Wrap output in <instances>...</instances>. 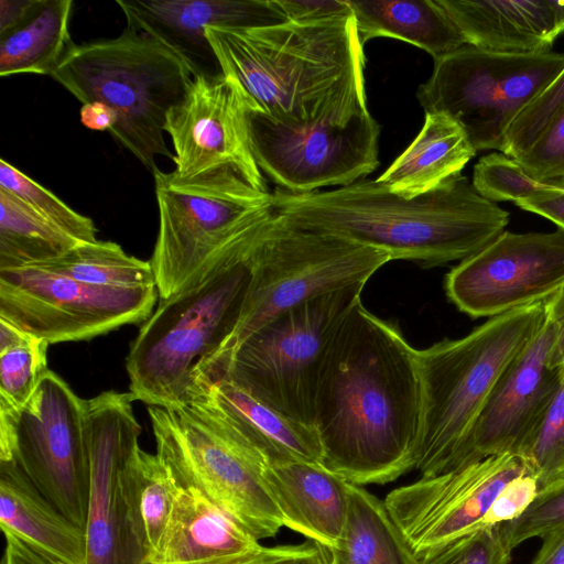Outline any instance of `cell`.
<instances>
[{
  "mask_svg": "<svg viewBox=\"0 0 564 564\" xmlns=\"http://www.w3.org/2000/svg\"><path fill=\"white\" fill-rule=\"evenodd\" d=\"M422 424L417 349L358 301L322 357L314 426L323 466L356 485H384L415 469Z\"/></svg>",
  "mask_w": 564,
  "mask_h": 564,
  "instance_id": "6da1fadb",
  "label": "cell"
},
{
  "mask_svg": "<svg viewBox=\"0 0 564 564\" xmlns=\"http://www.w3.org/2000/svg\"><path fill=\"white\" fill-rule=\"evenodd\" d=\"M221 73L252 109L288 126H346L368 113L366 56L355 18L207 28Z\"/></svg>",
  "mask_w": 564,
  "mask_h": 564,
  "instance_id": "7a4b0ae2",
  "label": "cell"
},
{
  "mask_svg": "<svg viewBox=\"0 0 564 564\" xmlns=\"http://www.w3.org/2000/svg\"><path fill=\"white\" fill-rule=\"evenodd\" d=\"M272 207L305 228L427 268L477 253L505 231L510 219L507 210L480 196L462 174L412 198L390 192L376 180L303 194L276 187Z\"/></svg>",
  "mask_w": 564,
  "mask_h": 564,
  "instance_id": "3957f363",
  "label": "cell"
},
{
  "mask_svg": "<svg viewBox=\"0 0 564 564\" xmlns=\"http://www.w3.org/2000/svg\"><path fill=\"white\" fill-rule=\"evenodd\" d=\"M271 207L251 217L176 293L160 299L126 359L135 400L164 409L189 403L195 367L229 339L240 321L254 245Z\"/></svg>",
  "mask_w": 564,
  "mask_h": 564,
  "instance_id": "277c9868",
  "label": "cell"
},
{
  "mask_svg": "<svg viewBox=\"0 0 564 564\" xmlns=\"http://www.w3.org/2000/svg\"><path fill=\"white\" fill-rule=\"evenodd\" d=\"M51 77L82 105L101 102L117 117L111 137L152 174L155 159L174 160L164 128L194 75L158 40L126 28L118 36L75 44Z\"/></svg>",
  "mask_w": 564,
  "mask_h": 564,
  "instance_id": "5b68a950",
  "label": "cell"
},
{
  "mask_svg": "<svg viewBox=\"0 0 564 564\" xmlns=\"http://www.w3.org/2000/svg\"><path fill=\"white\" fill-rule=\"evenodd\" d=\"M546 318L536 302L489 318L468 335L417 349L422 424L415 469L436 476L449 466L500 377Z\"/></svg>",
  "mask_w": 564,
  "mask_h": 564,
  "instance_id": "8992f818",
  "label": "cell"
},
{
  "mask_svg": "<svg viewBox=\"0 0 564 564\" xmlns=\"http://www.w3.org/2000/svg\"><path fill=\"white\" fill-rule=\"evenodd\" d=\"M392 261L383 250L308 229L271 207L253 250L252 279L229 339L195 368L225 357L276 315L311 299L362 284Z\"/></svg>",
  "mask_w": 564,
  "mask_h": 564,
  "instance_id": "52a82bcc",
  "label": "cell"
},
{
  "mask_svg": "<svg viewBox=\"0 0 564 564\" xmlns=\"http://www.w3.org/2000/svg\"><path fill=\"white\" fill-rule=\"evenodd\" d=\"M358 284L301 303L247 336L225 357L193 371V384L229 380L254 398L314 426L317 373L333 333L361 300Z\"/></svg>",
  "mask_w": 564,
  "mask_h": 564,
  "instance_id": "ba28073f",
  "label": "cell"
},
{
  "mask_svg": "<svg viewBox=\"0 0 564 564\" xmlns=\"http://www.w3.org/2000/svg\"><path fill=\"white\" fill-rule=\"evenodd\" d=\"M156 455L181 488L197 491L259 541L284 527L264 458L216 415L189 402L149 406Z\"/></svg>",
  "mask_w": 564,
  "mask_h": 564,
  "instance_id": "9c48e42d",
  "label": "cell"
},
{
  "mask_svg": "<svg viewBox=\"0 0 564 564\" xmlns=\"http://www.w3.org/2000/svg\"><path fill=\"white\" fill-rule=\"evenodd\" d=\"M563 69L564 53H500L465 45L434 61L416 96L425 113L454 119L476 153L502 152L511 123Z\"/></svg>",
  "mask_w": 564,
  "mask_h": 564,
  "instance_id": "30bf717a",
  "label": "cell"
},
{
  "mask_svg": "<svg viewBox=\"0 0 564 564\" xmlns=\"http://www.w3.org/2000/svg\"><path fill=\"white\" fill-rule=\"evenodd\" d=\"M159 231L150 260L160 299L176 293L257 213L272 206V193L254 188L235 172L181 182L154 174Z\"/></svg>",
  "mask_w": 564,
  "mask_h": 564,
  "instance_id": "8fae6325",
  "label": "cell"
},
{
  "mask_svg": "<svg viewBox=\"0 0 564 564\" xmlns=\"http://www.w3.org/2000/svg\"><path fill=\"white\" fill-rule=\"evenodd\" d=\"M9 458L85 530L90 486L86 400L50 369L20 411L0 415V459Z\"/></svg>",
  "mask_w": 564,
  "mask_h": 564,
  "instance_id": "7c38bea8",
  "label": "cell"
},
{
  "mask_svg": "<svg viewBox=\"0 0 564 564\" xmlns=\"http://www.w3.org/2000/svg\"><path fill=\"white\" fill-rule=\"evenodd\" d=\"M156 286L87 284L25 265L0 270V318L48 344L80 341L144 323Z\"/></svg>",
  "mask_w": 564,
  "mask_h": 564,
  "instance_id": "4fadbf2b",
  "label": "cell"
},
{
  "mask_svg": "<svg viewBox=\"0 0 564 564\" xmlns=\"http://www.w3.org/2000/svg\"><path fill=\"white\" fill-rule=\"evenodd\" d=\"M247 120L260 171L284 191L303 194L348 186L379 164L380 127L369 112L346 126L293 127L249 107Z\"/></svg>",
  "mask_w": 564,
  "mask_h": 564,
  "instance_id": "5bb4252c",
  "label": "cell"
},
{
  "mask_svg": "<svg viewBox=\"0 0 564 564\" xmlns=\"http://www.w3.org/2000/svg\"><path fill=\"white\" fill-rule=\"evenodd\" d=\"M249 107L250 101L234 78L224 74L195 76L165 121L174 151L175 178L194 182L235 172L254 188L269 192L251 149Z\"/></svg>",
  "mask_w": 564,
  "mask_h": 564,
  "instance_id": "9a60e30c",
  "label": "cell"
},
{
  "mask_svg": "<svg viewBox=\"0 0 564 564\" xmlns=\"http://www.w3.org/2000/svg\"><path fill=\"white\" fill-rule=\"evenodd\" d=\"M564 284V231H503L445 279L448 300L471 318L542 302Z\"/></svg>",
  "mask_w": 564,
  "mask_h": 564,
  "instance_id": "2e32d148",
  "label": "cell"
},
{
  "mask_svg": "<svg viewBox=\"0 0 564 564\" xmlns=\"http://www.w3.org/2000/svg\"><path fill=\"white\" fill-rule=\"evenodd\" d=\"M530 471L514 454L490 456L465 468L420 479L391 490L384 505L416 555L482 527L498 495Z\"/></svg>",
  "mask_w": 564,
  "mask_h": 564,
  "instance_id": "e0dca14e",
  "label": "cell"
},
{
  "mask_svg": "<svg viewBox=\"0 0 564 564\" xmlns=\"http://www.w3.org/2000/svg\"><path fill=\"white\" fill-rule=\"evenodd\" d=\"M134 400L130 392L117 391L86 400L90 466L87 564H144L131 533L121 484L123 467L141 434Z\"/></svg>",
  "mask_w": 564,
  "mask_h": 564,
  "instance_id": "ac0fdd59",
  "label": "cell"
},
{
  "mask_svg": "<svg viewBox=\"0 0 564 564\" xmlns=\"http://www.w3.org/2000/svg\"><path fill=\"white\" fill-rule=\"evenodd\" d=\"M555 335L546 314L540 332L500 377L447 473L490 456H519L560 386L562 369L549 364Z\"/></svg>",
  "mask_w": 564,
  "mask_h": 564,
  "instance_id": "d6986e66",
  "label": "cell"
},
{
  "mask_svg": "<svg viewBox=\"0 0 564 564\" xmlns=\"http://www.w3.org/2000/svg\"><path fill=\"white\" fill-rule=\"evenodd\" d=\"M127 28L172 51L195 76L221 73L207 28H260L288 22L273 0H117Z\"/></svg>",
  "mask_w": 564,
  "mask_h": 564,
  "instance_id": "ffe728a7",
  "label": "cell"
},
{
  "mask_svg": "<svg viewBox=\"0 0 564 564\" xmlns=\"http://www.w3.org/2000/svg\"><path fill=\"white\" fill-rule=\"evenodd\" d=\"M301 546H264L197 491L180 487L149 564H265Z\"/></svg>",
  "mask_w": 564,
  "mask_h": 564,
  "instance_id": "44dd1931",
  "label": "cell"
},
{
  "mask_svg": "<svg viewBox=\"0 0 564 564\" xmlns=\"http://www.w3.org/2000/svg\"><path fill=\"white\" fill-rule=\"evenodd\" d=\"M189 402L226 423L268 466L288 462L323 465V446L315 426L288 416L229 380L194 383Z\"/></svg>",
  "mask_w": 564,
  "mask_h": 564,
  "instance_id": "7402d4cb",
  "label": "cell"
},
{
  "mask_svg": "<svg viewBox=\"0 0 564 564\" xmlns=\"http://www.w3.org/2000/svg\"><path fill=\"white\" fill-rule=\"evenodd\" d=\"M467 45L500 53L551 52L564 34L556 0H438Z\"/></svg>",
  "mask_w": 564,
  "mask_h": 564,
  "instance_id": "603a6c76",
  "label": "cell"
},
{
  "mask_svg": "<svg viewBox=\"0 0 564 564\" xmlns=\"http://www.w3.org/2000/svg\"><path fill=\"white\" fill-rule=\"evenodd\" d=\"M263 477L284 527L327 551L338 547L347 519L348 481L322 464L305 462L269 465Z\"/></svg>",
  "mask_w": 564,
  "mask_h": 564,
  "instance_id": "cb8c5ba5",
  "label": "cell"
},
{
  "mask_svg": "<svg viewBox=\"0 0 564 564\" xmlns=\"http://www.w3.org/2000/svg\"><path fill=\"white\" fill-rule=\"evenodd\" d=\"M0 525L62 564H87L85 530L32 482L13 458L0 459Z\"/></svg>",
  "mask_w": 564,
  "mask_h": 564,
  "instance_id": "d4e9b609",
  "label": "cell"
},
{
  "mask_svg": "<svg viewBox=\"0 0 564 564\" xmlns=\"http://www.w3.org/2000/svg\"><path fill=\"white\" fill-rule=\"evenodd\" d=\"M475 154L454 119L427 112L414 140L376 181L394 194L416 197L459 175Z\"/></svg>",
  "mask_w": 564,
  "mask_h": 564,
  "instance_id": "484cf974",
  "label": "cell"
},
{
  "mask_svg": "<svg viewBox=\"0 0 564 564\" xmlns=\"http://www.w3.org/2000/svg\"><path fill=\"white\" fill-rule=\"evenodd\" d=\"M362 45L375 37L408 42L434 61L467 45L438 0H349Z\"/></svg>",
  "mask_w": 564,
  "mask_h": 564,
  "instance_id": "4316f807",
  "label": "cell"
},
{
  "mask_svg": "<svg viewBox=\"0 0 564 564\" xmlns=\"http://www.w3.org/2000/svg\"><path fill=\"white\" fill-rule=\"evenodd\" d=\"M72 0H32L23 18L0 33V75H48L75 43L69 32Z\"/></svg>",
  "mask_w": 564,
  "mask_h": 564,
  "instance_id": "83f0119b",
  "label": "cell"
},
{
  "mask_svg": "<svg viewBox=\"0 0 564 564\" xmlns=\"http://www.w3.org/2000/svg\"><path fill=\"white\" fill-rule=\"evenodd\" d=\"M121 484L131 533L144 564H149L165 532L180 487L156 453H148L140 445L123 467Z\"/></svg>",
  "mask_w": 564,
  "mask_h": 564,
  "instance_id": "f1b7e54d",
  "label": "cell"
},
{
  "mask_svg": "<svg viewBox=\"0 0 564 564\" xmlns=\"http://www.w3.org/2000/svg\"><path fill=\"white\" fill-rule=\"evenodd\" d=\"M348 511L329 564H417V557L392 520L384 501L360 485L347 482Z\"/></svg>",
  "mask_w": 564,
  "mask_h": 564,
  "instance_id": "f546056e",
  "label": "cell"
},
{
  "mask_svg": "<svg viewBox=\"0 0 564 564\" xmlns=\"http://www.w3.org/2000/svg\"><path fill=\"white\" fill-rule=\"evenodd\" d=\"M79 245L80 241L0 188V270L52 260Z\"/></svg>",
  "mask_w": 564,
  "mask_h": 564,
  "instance_id": "4dcf8cb0",
  "label": "cell"
},
{
  "mask_svg": "<svg viewBox=\"0 0 564 564\" xmlns=\"http://www.w3.org/2000/svg\"><path fill=\"white\" fill-rule=\"evenodd\" d=\"M30 265L94 285L156 286L150 261L128 254L113 241L85 242L58 258Z\"/></svg>",
  "mask_w": 564,
  "mask_h": 564,
  "instance_id": "1f68e13d",
  "label": "cell"
},
{
  "mask_svg": "<svg viewBox=\"0 0 564 564\" xmlns=\"http://www.w3.org/2000/svg\"><path fill=\"white\" fill-rule=\"evenodd\" d=\"M48 343L0 318V415H13L34 394L47 368Z\"/></svg>",
  "mask_w": 564,
  "mask_h": 564,
  "instance_id": "d6a6232c",
  "label": "cell"
},
{
  "mask_svg": "<svg viewBox=\"0 0 564 564\" xmlns=\"http://www.w3.org/2000/svg\"><path fill=\"white\" fill-rule=\"evenodd\" d=\"M0 188L21 199L36 214L82 243L98 240V229L91 218L70 208L4 159L0 160Z\"/></svg>",
  "mask_w": 564,
  "mask_h": 564,
  "instance_id": "836d02e7",
  "label": "cell"
},
{
  "mask_svg": "<svg viewBox=\"0 0 564 564\" xmlns=\"http://www.w3.org/2000/svg\"><path fill=\"white\" fill-rule=\"evenodd\" d=\"M556 394L519 456L538 481L539 490L564 477V366Z\"/></svg>",
  "mask_w": 564,
  "mask_h": 564,
  "instance_id": "e575fe53",
  "label": "cell"
},
{
  "mask_svg": "<svg viewBox=\"0 0 564 564\" xmlns=\"http://www.w3.org/2000/svg\"><path fill=\"white\" fill-rule=\"evenodd\" d=\"M471 184L484 198L514 204L558 187L542 184L529 176L516 159L502 152H491L474 166Z\"/></svg>",
  "mask_w": 564,
  "mask_h": 564,
  "instance_id": "d590c367",
  "label": "cell"
},
{
  "mask_svg": "<svg viewBox=\"0 0 564 564\" xmlns=\"http://www.w3.org/2000/svg\"><path fill=\"white\" fill-rule=\"evenodd\" d=\"M511 550L497 525H482L417 556V564H509Z\"/></svg>",
  "mask_w": 564,
  "mask_h": 564,
  "instance_id": "8d00e7d4",
  "label": "cell"
},
{
  "mask_svg": "<svg viewBox=\"0 0 564 564\" xmlns=\"http://www.w3.org/2000/svg\"><path fill=\"white\" fill-rule=\"evenodd\" d=\"M564 525V477L541 488L528 508L516 519L498 527L506 546L517 545Z\"/></svg>",
  "mask_w": 564,
  "mask_h": 564,
  "instance_id": "74e56055",
  "label": "cell"
},
{
  "mask_svg": "<svg viewBox=\"0 0 564 564\" xmlns=\"http://www.w3.org/2000/svg\"><path fill=\"white\" fill-rule=\"evenodd\" d=\"M514 159L533 180L564 187V105L534 142Z\"/></svg>",
  "mask_w": 564,
  "mask_h": 564,
  "instance_id": "f35d334b",
  "label": "cell"
},
{
  "mask_svg": "<svg viewBox=\"0 0 564 564\" xmlns=\"http://www.w3.org/2000/svg\"><path fill=\"white\" fill-rule=\"evenodd\" d=\"M563 105L564 69L511 123L502 153L513 159L523 153Z\"/></svg>",
  "mask_w": 564,
  "mask_h": 564,
  "instance_id": "ab89813d",
  "label": "cell"
},
{
  "mask_svg": "<svg viewBox=\"0 0 564 564\" xmlns=\"http://www.w3.org/2000/svg\"><path fill=\"white\" fill-rule=\"evenodd\" d=\"M538 491V481L531 471L514 478L498 495L481 525H499L518 518Z\"/></svg>",
  "mask_w": 564,
  "mask_h": 564,
  "instance_id": "60d3db41",
  "label": "cell"
},
{
  "mask_svg": "<svg viewBox=\"0 0 564 564\" xmlns=\"http://www.w3.org/2000/svg\"><path fill=\"white\" fill-rule=\"evenodd\" d=\"M273 1L290 22L317 23L354 17L349 0Z\"/></svg>",
  "mask_w": 564,
  "mask_h": 564,
  "instance_id": "b9f144b4",
  "label": "cell"
},
{
  "mask_svg": "<svg viewBox=\"0 0 564 564\" xmlns=\"http://www.w3.org/2000/svg\"><path fill=\"white\" fill-rule=\"evenodd\" d=\"M516 205L529 213L540 215L564 231V189L558 188L539 196L522 199Z\"/></svg>",
  "mask_w": 564,
  "mask_h": 564,
  "instance_id": "7bdbcfd3",
  "label": "cell"
},
{
  "mask_svg": "<svg viewBox=\"0 0 564 564\" xmlns=\"http://www.w3.org/2000/svg\"><path fill=\"white\" fill-rule=\"evenodd\" d=\"M547 316L553 321L556 335L550 355V367L558 369L564 366V284L544 301Z\"/></svg>",
  "mask_w": 564,
  "mask_h": 564,
  "instance_id": "ee69618b",
  "label": "cell"
},
{
  "mask_svg": "<svg viewBox=\"0 0 564 564\" xmlns=\"http://www.w3.org/2000/svg\"><path fill=\"white\" fill-rule=\"evenodd\" d=\"M6 545L1 564H62L11 533H3Z\"/></svg>",
  "mask_w": 564,
  "mask_h": 564,
  "instance_id": "f6af8a7d",
  "label": "cell"
},
{
  "mask_svg": "<svg viewBox=\"0 0 564 564\" xmlns=\"http://www.w3.org/2000/svg\"><path fill=\"white\" fill-rule=\"evenodd\" d=\"M80 122L95 131H110L117 123L115 112L101 102H88L80 108Z\"/></svg>",
  "mask_w": 564,
  "mask_h": 564,
  "instance_id": "bcb514c9",
  "label": "cell"
},
{
  "mask_svg": "<svg viewBox=\"0 0 564 564\" xmlns=\"http://www.w3.org/2000/svg\"><path fill=\"white\" fill-rule=\"evenodd\" d=\"M542 540L531 564H564V525L547 532Z\"/></svg>",
  "mask_w": 564,
  "mask_h": 564,
  "instance_id": "7dc6e473",
  "label": "cell"
},
{
  "mask_svg": "<svg viewBox=\"0 0 564 564\" xmlns=\"http://www.w3.org/2000/svg\"><path fill=\"white\" fill-rule=\"evenodd\" d=\"M329 552L311 540L302 543L295 553L265 564H328Z\"/></svg>",
  "mask_w": 564,
  "mask_h": 564,
  "instance_id": "c3c4849f",
  "label": "cell"
},
{
  "mask_svg": "<svg viewBox=\"0 0 564 564\" xmlns=\"http://www.w3.org/2000/svg\"><path fill=\"white\" fill-rule=\"evenodd\" d=\"M31 3L32 0H0V33L17 24Z\"/></svg>",
  "mask_w": 564,
  "mask_h": 564,
  "instance_id": "681fc988",
  "label": "cell"
},
{
  "mask_svg": "<svg viewBox=\"0 0 564 564\" xmlns=\"http://www.w3.org/2000/svg\"><path fill=\"white\" fill-rule=\"evenodd\" d=\"M563 189H564V187H563Z\"/></svg>",
  "mask_w": 564,
  "mask_h": 564,
  "instance_id": "f907efd6",
  "label": "cell"
},
{
  "mask_svg": "<svg viewBox=\"0 0 564 564\" xmlns=\"http://www.w3.org/2000/svg\"><path fill=\"white\" fill-rule=\"evenodd\" d=\"M329 564V563H328Z\"/></svg>",
  "mask_w": 564,
  "mask_h": 564,
  "instance_id": "816d5d0a",
  "label": "cell"
}]
</instances>
